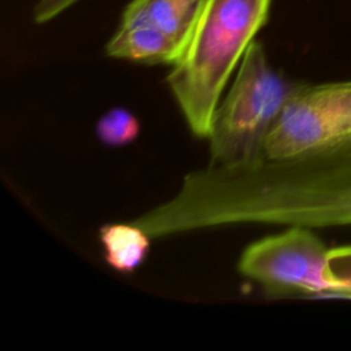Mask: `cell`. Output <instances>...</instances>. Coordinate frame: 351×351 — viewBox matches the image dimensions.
<instances>
[{
    "label": "cell",
    "instance_id": "obj_1",
    "mask_svg": "<svg viewBox=\"0 0 351 351\" xmlns=\"http://www.w3.org/2000/svg\"><path fill=\"white\" fill-rule=\"evenodd\" d=\"M165 234L236 223L351 226V138L295 159L211 166L156 207Z\"/></svg>",
    "mask_w": 351,
    "mask_h": 351
},
{
    "label": "cell",
    "instance_id": "obj_2",
    "mask_svg": "<svg viewBox=\"0 0 351 351\" xmlns=\"http://www.w3.org/2000/svg\"><path fill=\"white\" fill-rule=\"evenodd\" d=\"M271 0H204L182 58L167 75L191 132L207 137L223 89L267 21Z\"/></svg>",
    "mask_w": 351,
    "mask_h": 351
},
{
    "label": "cell",
    "instance_id": "obj_3",
    "mask_svg": "<svg viewBox=\"0 0 351 351\" xmlns=\"http://www.w3.org/2000/svg\"><path fill=\"white\" fill-rule=\"evenodd\" d=\"M298 86L270 66L262 44L254 40L217 107L207 136L210 165L239 166L265 158L267 136Z\"/></svg>",
    "mask_w": 351,
    "mask_h": 351
},
{
    "label": "cell",
    "instance_id": "obj_4",
    "mask_svg": "<svg viewBox=\"0 0 351 351\" xmlns=\"http://www.w3.org/2000/svg\"><path fill=\"white\" fill-rule=\"evenodd\" d=\"M351 138V80L299 84L267 136L265 158L295 159Z\"/></svg>",
    "mask_w": 351,
    "mask_h": 351
},
{
    "label": "cell",
    "instance_id": "obj_5",
    "mask_svg": "<svg viewBox=\"0 0 351 351\" xmlns=\"http://www.w3.org/2000/svg\"><path fill=\"white\" fill-rule=\"evenodd\" d=\"M328 250L313 228L292 225L247 245L237 269L273 298L328 295Z\"/></svg>",
    "mask_w": 351,
    "mask_h": 351
},
{
    "label": "cell",
    "instance_id": "obj_6",
    "mask_svg": "<svg viewBox=\"0 0 351 351\" xmlns=\"http://www.w3.org/2000/svg\"><path fill=\"white\" fill-rule=\"evenodd\" d=\"M110 58L144 64L174 66L184 49L170 36L148 23H121L106 45Z\"/></svg>",
    "mask_w": 351,
    "mask_h": 351
},
{
    "label": "cell",
    "instance_id": "obj_7",
    "mask_svg": "<svg viewBox=\"0 0 351 351\" xmlns=\"http://www.w3.org/2000/svg\"><path fill=\"white\" fill-rule=\"evenodd\" d=\"M203 4L204 0H133L123 10L121 23L152 25L185 51Z\"/></svg>",
    "mask_w": 351,
    "mask_h": 351
},
{
    "label": "cell",
    "instance_id": "obj_8",
    "mask_svg": "<svg viewBox=\"0 0 351 351\" xmlns=\"http://www.w3.org/2000/svg\"><path fill=\"white\" fill-rule=\"evenodd\" d=\"M106 262L119 273H133L147 258L151 236L133 221L107 223L99 230Z\"/></svg>",
    "mask_w": 351,
    "mask_h": 351
},
{
    "label": "cell",
    "instance_id": "obj_9",
    "mask_svg": "<svg viewBox=\"0 0 351 351\" xmlns=\"http://www.w3.org/2000/svg\"><path fill=\"white\" fill-rule=\"evenodd\" d=\"M97 138L108 147L132 144L140 134V122L136 115L123 107L106 111L96 122Z\"/></svg>",
    "mask_w": 351,
    "mask_h": 351
},
{
    "label": "cell",
    "instance_id": "obj_10",
    "mask_svg": "<svg viewBox=\"0 0 351 351\" xmlns=\"http://www.w3.org/2000/svg\"><path fill=\"white\" fill-rule=\"evenodd\" d=\"M326 280L329 293L351 296V244L328 250Z\"/></svg>",
    "mask_w": 351,
    "mask_h": 351
},
{
    "label": "cell",
    "instance_id": "obj_11",
    "mask_svg": "<svg viewBox=\"0 0 351 351\" xmlns=\"http://www.w3.org/2000/svg\"><path fill=\"white\" fill-rule=\"evenodd\" d=\"M77 1L80 0H38L33 11V19L36 23H45L60 15Z\"/></svg>",
    "mask_w": 351,
    "mask_h": 351
}]
</instances>
